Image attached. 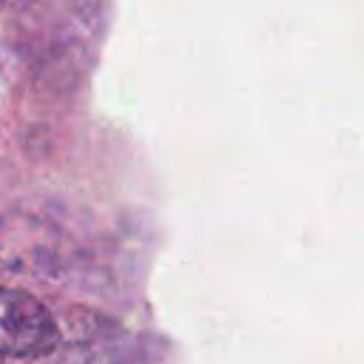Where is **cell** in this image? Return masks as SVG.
I'll list each match as a JSON object with an SVG mask.
<instances>
[{"instance_id":"6da1fadb","label":"cell","mask_w":364,"mask_h":364,"mask_svg":"<svg viewBox=\"0 0 364 364\" xmlns=\"http://www.w3.org/2000/svg\"><path fill=\"white\" fill-rule=\"evenodd\" d=\"M60 338V327L40 299L17 287L3 290L0 347L9 358H43L57 350Z\"/></svg>"}]
</instances>
